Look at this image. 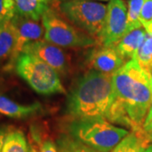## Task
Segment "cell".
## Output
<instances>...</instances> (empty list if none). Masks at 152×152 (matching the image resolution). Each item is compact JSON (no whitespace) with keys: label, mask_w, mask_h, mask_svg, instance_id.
Segmentation results:
<instances>
[{"label":"cell","mask_w":152,"mask_h":152,"mask_svg":"<svg viewBox=\"0 0 152 152\" xmlns=\"http://www.w3.org/2000/svg\"><path fill=\"white\" fill-rule=\"evenodd\" d=\"M114 100L106 118L112 124L145 133L143 125L152 105V76L135 57L112 75Z\"/></svg>","instance_id":"6da1fadb"},{"label":"cell","mask_w":152,"mask_h":152,"mask_svg":"<svg viewBox=\"0 0 152 152\" xmlns=\"http://www.w3.org/2000/svg\"><path fill=\"white\" fill-rule=\"evenodd\" d=\"M114 100L112 75L89 70L73 85L66 102L73 118H107Z\"/></svg>","instance_id":"7a4b0ae2"},{"label":"cell","mask_w":152,"mask_h":152,"mask_svg":"<svg viewBox=\"0 0 152 152\" xmlns=\"http://www.w3.org/2000/svg\"><path fill=\"white\" fill-rule=\"evenodd\" d=\"M67 129L71 138L98 152H111L130 133L101 117L73 118Z\"/></svg>","instance_id":"3957f363"},{"label":"cell","mask_w":152,"mask_h":152,"mask_svg":"<svg viewBox=\"0 0 152 152\" xmlns=\"http://www.w3.org/2000/svg\"><path fill=\"white\" fill-rule=\"evenodd\" d=\"M56 9L71 24L97 40L105 25L107 5L91 0L53 1Z\"/></svg>","instance_id":"277c9868"},{"label":"cell","mask_w":152,"mask_h":152,"mask_svg":"<svg viewBox=\"0 0 152 152\" xmlns=\"http://www.w3.org/2000/svg\"><path fill=\"white\" fill-rule=\"evenodd\" d=\"M42 22L45 28L44 40L61 48H83L99 45L97 40L71 24L51 4L44 12Z\"/></svg>","instance_id":"5b68a950"},{"label":"cell","mask_w":152,"mask_h":152,"mask_svg":"<svg viewBox=\"0 0 152 152\" xmlns=\"http://www.w3.org/2000/svg\"><path fill=\"white\" fill-rule=\"evenodd\" d=\"M15 69L18 75L36 92L41 95L50 96L66 93L58 73L33 55L20 53L16 58Z\"/></svg>","instance_id":"8992f818"},{"label":"cell","mask_w":152,"mask_h":152,"mask_svg":"<svg viewBox=\"0 0 152 152\" xmlns=\"http://www.w3.org/2000/svg\"><path fill=\"white\" fill-rule=\"evenodd\" d=\"M128 9L124 1L112 0L107 4L105 25L98 39L103 47H115L124 37L127 27Z\"/></svg>","instance_id":"52a82bcc"},{"label":"cell","mask_w":152,"mask_h":152,"mask_svg":"<svg viewBox=\"0 0 152 152\" xmlns=\"http://www.w3.org/2000/svg\"><path fill=\"white\" fill-rule=\"evenodd\" d=\"M22 53L33 55L42 60L57 71L58 75H65L70 69V60L69 55L63 48L50 43L46 40L27 44L23 48Z\"/></svg>","instance_id":"ba28073f"},{"label":"cell","mask_w":152,"mask_h":152,"mask_svg":"<svg viewBox=\"0 0 152 152\" xmlns=\"http://www.w3.org/2000/svg\"><path fill=\"white\" fill-rule=\"evenodd\" d=\"M17 33V44L13 58H17L27 44L41 41L45 36L42 22L15 15L11 20Z\"/></svg>","instance_id":"9c48e42d"},{"label":"cell","mask_w":152,"mask_h":152,"mask_svg":"<svg viewBox=\"0 0 152 152\" xmlns=\"http://www.w3.org/2000/svg\"><path fill=\"white\" fill-rule=\"evenodd\" d=\"M124 61L115 47L99 46L90 53L87 64L90 70L113 75L124 65Z\"/></svg>","instance_id":"30bf717a"},{"label":"cell","mask_w":152,"mask_h":152,"mask_svg":"<svg viewBox=\"0 0 152 152\" xmlns=\"http://www.w3.org/2000/svg\"><path fill=\"white\" fill-rule=\"evenodd\" d=\"M42 111V107L40 103L23 105L0 94V113L7 117L12 118H26L41 113Z\"/></svg>","instance_id":"8fae6325"},{"label":"cell","mask_w":152,"mask_h":152,"mask_svg":"<svg viewBox=\"0 0 152 152\" xmlns=\"http://www.w3.org/2000/svg\"><path fill=\"white\" fill-rule=\"evenodd\" d=\"M146 35L147 33L144 27L134 30L126 34L115 46V48L124 59H131L140 48Z\"/></svg>","instance_id":"7c38bea8"},{"label":"cell","mask_w":152,"mask_h":152,"mask_svg":"<svg viewBox=\"0 0 152 152\" xmlns=\"http://www.w3.org/2000/svg\"><path fill=\"white\" fill-rule=\"evenodd\" d=\"M52 0H15L16 15L41 21Z\"/></svg>","instance_id":"4fadbf2b"},{"label":"cell","mask_w":152,"mask_h":152,"mask_svg":"<svg viewBox=\"0 0 152 152\" xmlns=\"http://www.w3.org/2000/svg\"><path fill=\"white\" fill-rule=\"evenodd\" d=\"M17 44V33L11 20L0 24V62L13 58Z\"/></svg>","instance_id":"5bb4252c"},{"label":"cell","mask_w":152,"mask_h":152,"mask_svg":"<svg viewBox=\"0 0 152 152\" xmlns=\"http://www.w3.org/2000/svg\"><path fill=\"white\" fill-rule=\"evenodd\" d=\"M149 142L145 133L131 131L111 152H144Z\"/></svg>","instance_id":"9a60e30c"},{"label":"cell","mask_w":152,"mask_h":152,"mask_svg":"<svg viewBox=\"0 0 152 152\" xmlns=\"http://www.w3.org/2000/svg\"><path fill=\"white\" fill-rule=\"evenodd\" d=\"M2 152H37L29 144L24 133L13 130L7 133Z\"/></svg>","instance_id":"2e32d148"},{"label":"cell","mask_w":152,"mask_h":152,"mask_svg":"<svg viewBox=\"0 0 152 152\" xmlns=\"http://www.w3.org/2000/svg\"><path fill=\"white\" fill-rule=\"evenodd\" d=\"M145 1V0H129L128 2L127 27L125 35L133 31L134 30L143 27L140 20V15Z\"/></svg>","instance_id":"e0dca14e"},{"label":"cell","mask_w":152,"mask_h":152,"mask_svg":"<svg viewBox=\"0 0 152 152\" xmlns=\"http://www.w3.org/2000/svg\"><path fill=\"white\" fill-rule=\"evenodd\" d=\"M58 152H98L71 138L68 134H60L56 140Z\"/></svg>","instance_id":"ac0fdd59"},{"label":"cell","mask_w":152,"mask_h":152,"mask_svg":"<svg viewBox=\"0 0 152 152\" xmlns=\"http://www.w3.org/2000/svg\"><path fill=\"white\" fill-rule=\"evenodd\" d=\"M134 57H135L144 69L150 70L152 66V36L147 34L140 48Z\"/></svg>","instance_id":"d6986e66"},{"label":"cell","mask_w":152,"mask_h":152,"mask_svg":"<svg viewBox=\"0 0 152 152\" xmlns=\"http://www.w3.org/2000/svg\"><path fill=\"white\" fill-rule=\"evenodd\" d=\"M15 15V0H0V24L10 21Z\"/></svg>","instance_id":"ffe728a7"},{"label":"cell","mask_w":152,"mask_h":152,"mask_svg":"<svg viewBox=\"0 0 152 152\" xmlns=\"http://www.w3.org/2000/svg\"><path fill=\"white\" fill-rule=\"evenodd\" d=\"M34 139L38 143V152H58L56 142L50 138L42 139L40 136L34 135Z\"/></svg>","instance_id":"44dd1931"},{"label":"cell","mask_w":152,"mask_h":152,"mask_svg":"<svg viewBox=\"0 0 152 152\" xmlns=\"http://www.w3.org/2000/svg\"><path fill=\"white\" fill-rule=\"evenodd\" d=\"M140 20L141 24L152 20V0H145L141 9Z\"/></svg>","instance_id":"7402d4cb"},{"label":"cell","mask_w":152,"mask_h":152,"mask_svg":"<svg viewBox=\"0 0 152 152\" xmlns=\"http://www.w3.org/2000/svg\"><path fill=\"white\" fill-rule=\"evenodd\" d=\"M143 130H144L145 134L152 132V105L150 110H149V112H148L145 120L144 122Z\"/></svg>","instance_id":"603a6c76"},{"label":"cell","mask_w":152,"mask_h":152,"mask_svg":"<svg viewBox=\"0 0 152 152\" xmlns=\"http://www.w3.org/2000/svg\"><path fill=\"white\" fill-rule=\"evenodd\" d=\"M6 134H7V132H6L5 129H0V152H2V149H3V145H4V142Z\"/></svg>","instance_id":"cb8c5ba5"},{"label":"cell","mask_w":152,"mask_h":152,"mask_svg":"<svg viewBox=\"0 0 152 152\" xmlns=\"http://www.w3.org/2000/svg\"><path fill=\"white\" fill-rule=\"evenodd\" d=\"M142 26H143L144 29L145 30V31H146L147 34L152 36V20L151 21L143 23Z\"/></svg>","instance_id":"d4e9b609"},{"label":"cell","mask_w":152,"mask_h":152,"mask_svg":"<svg viewBox=\"0 0 152 152\" xmlns=\"http://www.w3.org/2000/svg\"><path fill=\"white\" fill-rule=\"evenodd\" d=\"M144 152H152V145H148Z\"/></svg>","instance_id":"484cf974"},{"label":"cell","mask_w":152,"mask_h":152,"mask_svg":"<svg viewBox=\"0 0 152 152\" xmlns=\"http://www.w3.org/2000/svg\"><path fill=\"white\" fill-rule=\"evenodd\" d=\"M146 136H147V138H148V140H149V141L152 142V132L149 133V134H147Z\"/></svg>","instance_id":"4316f807"},{"label":"cell","mask_w":152,"mask_h":152,"mask_svg":"<svg viewBox=\"0 0 152 152\" xmlns=\"http://www.w3.org/2000/svg\"><path fill=\"white\" fill-rule=\"evenodd\" d=\"M52 1H58V2H61V1H65V0H52ZM99 1H112V0H99Z\"/></svg>","instance_id":"83f0119b"},{"label":"cell","mask_w":152,"mask_h":152,"mask_svg":"<svg viewBox=\"0 0 152 152\" xmlns=\"http://www.w3.org/2000/svg\"><path fill=\"white\" fill-rule=\"evenodd\" d=\"M149 72L151 73V76H152V66H151V69H150V70H149Z\"/></svg>","instance_id":"f1b7e54d"}]
</instances>
